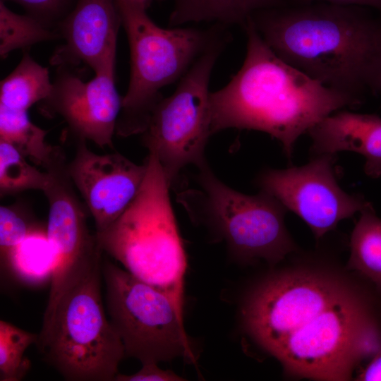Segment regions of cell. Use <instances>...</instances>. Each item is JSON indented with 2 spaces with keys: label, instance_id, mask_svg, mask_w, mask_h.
<instances>
[{
  "label": "cell",
  "instance_id": "1",
  "mask_svg": "<svg viewBox=\"0 0 381 381\" xmlns=\"http://www.w3.org/2000/svg\"><path fill=\"white\" fill-rule=\"evenodd\" d=\"M251 20L279 57L323 85L361 102L381 92V16L370 8L293 4Z\"/></svg>",
  "mask_w": 381,
  "mask_h": 381
},
{
  "label": "cell",
  "instance_id": "2",
  "mask_svg": "<svg viewBox=\"0 0 381 381\" xmlns=\"http://www.w3.org/2000/svg\"><path fill=\"white\" fill-rule=\"evenodd\" d=\"M243 29L247 43L242 66L227 85L210 92L212 135L232 128L265 132L282 143L290 159L302 134L331 114L361 103L279 57L251 18Z\"/></svg>",
  "mask_w": 381,
  "mask_h": 381
},
{
  "label": "cell",
  "instance_id": "3",
  "mask_svg": "<svg viewBox=\"0 0 381 381\" xmlns=\"http://www.w3.org/2000/svg\"><path fill=\"white\" fill-rule=\"evenodd\" d=\"M145 161L146 175L138 194L115 222L95 232L96 237L104 253L183 310L187 261L170 200L171 185L154 153Z\"/></svg>",
  "mask_w": 381,
  "mask_h": 381
},
{
  "label": "cell",
  "instance_id": "4",
  "mask_svg": "<svg viewBox=\"0 0 381 381\" xmlns=\"http://www.w3.org/2000/svg\"><path fill=\"white\" fill-rule=\"evenodd\" d=\"M102 261L61 297L35 343L42 361L68 381H113L126 356L107 314Z\"/></svg>",
  "mask_w": 381,
  "mask_h": 381
},
{
  "label": "cell",
  "instance_id": "5",
  "mask_svg": "<svg viewBox=\"0 0 381 381\" xmlns=\"http://www.w3.org/2000/svg\"><path fill=\"white\" fill-rule=\"evenodd\" d=\"M121 25L131 52V75L116 125V135L142 134L156 105L160 91L180 80L224 32L218 26L163 28L148 16L146 9L126 0H116Z\"/></svg>",
  "mask_w": 381,
  "mask_h": 381
},
{
  "label": "cell",
  "instance_id": "6",
  "mask_svg": "<svg viewBox=\"0 0 381 381\" xmlns=\"http://www.w3.org/2000/svg\"><path fill=\"white\" fill-rule=\"evenodd\" d=\"M198 168V188L179 193L178 201L191 219L224 240L236 257L274 265L296 250L284 224L288 210L278 200L262 190L250 195L232 189L207 163Z\"/></svg>",
  "mask_w": 381,
  "mask_h": 381
},
{
  "label": "cell",
  "instance_id": "7",
  "mask_svg": "<svg viewBox=\"0 0 381 381\" xmlns=\"http://www.w3.org/2000/svg\"><path fill=\"white\" fill-rule=\"evenodd\" d=\"M104 302L126 356L143 364L182 357L195 363L183 310L164 292L102 258Z\"/></svg>",
  "mask_w": 381,
  "mask_h": 381
},
{
  "label": "cell",
  "instance_id": "8",
  "mask_svg": "<svg viewBox=\"0 0 381 381\" xmlns=\"http://www.w3.org/2000/svg\"><path fill=\"white\" fill-rule=\"evenodd\" d=\"M229 37L222 34L195 61L173 94L156 105L141 134L143 145L157 156L170 185L185 167L207 162L205 149L212 135L210 79Z\"/></svg>",
  "mask_w": 381,
  "mask_h": 381
},
{
  "label": "cell",
  "instance_id": "9",
  "mask_svg": "<svg viewBox=\"0 0 381 381\" xmlns=\"http://www.w3.org/2000/svg\"><path fill=\"white\" fill-rule=\"evenodd\" d=\"M375 320L356 291L289 336L272 353L290 375L348 380L367 358Z\"/></svg>",
  "mask_w": 381,
  "mask_h": 381
},
{
  "label": "cell",
  "instance_id": "10",
  "mask_svg": "<svg viewBox=\"0 0 381 381\" xmlns=\"http://www.w3.org/2000/svg\"><path fill=\"white\" fill-rule=\"evenodd\" d=\"M355 291L338 277L296 268L270 274L250 291L242 309L248 334L270 355L292 333Z\"/></svg>",
  "mask_w": 381,
  "mask_h": 381
},
{
  "label": "cell",
  "instance_id": "11",
  "mask_svg": "<svg viewBox=\"0 0 381 381\" xmlns=\"http://www.w3.org/2000/svg\"><path fill=\"white\" fill-rule=\"evenodd\" d=\"M49 182L42 192L49 204L47 236L54 257L47 304V319L61 297L102 260L96 234L88 228L85 205L79 200L68 172L64 150L56 145L44 166Z\"/></svg>",
  "mask_w": 381,
  "mask_h": 381
},
{
  "label": "cell",
  "instance_id": "12",
  "mask_svg": "<svg viewBox=\"0 0 381 381\" xmlns=\"http://www.w3.org/2000/svg\"><path fill=\"white\" fill-rule=\"evenodd\" d=\"M335 162L336 154H323L313 156L301 167L265 169L259 174L256 184L301 218L320 239L370 202L340 188Z\"/></svg>",
  "mask_w": 381,
  "mask_h": 381
},
{
  "label": "cell",
  "instance_id": "13",
  "mask_svg": "<svg viewBox=\"0 0 381 381\" xmlns=\"http://www.w3.org/2000/svg\"><path fill=\"white\" fill-rule=\"evenodd\" d=\"M116 56L85 81L76 69L58 67L48 97L39 103L41 113L64 119L76 140L113 148V136L122 97L115 85Z\"/></svg>",
  "mask_w": 381,
  "mask_h": 381
},
{
  "label": "cell",
  "instance_id": "14",
  "mask_svg": "<svg viewBox=\"0 0 381 381\" xmlns=\"http://www.w3.org/2000/svg\"><path fill=\"white\" fill-rule=\"evenodd\" d=\"M87 142L76 140L68 172L93 218L95 232H100L132 202L145 177L147 163L137 164L117 152L97 154Z\"/></svg>",
  "mask_w": 381,
  "mask_h": 381
},
{
  "label": "cell",
  "instance_id": "15",
  "mask_svg": "<svg viewBox=\"0 0 381 381\" xmlns=\"http://www.w3.org/2000/svg\"><path fill=\"white\" fill-rule=\"evenodd\" d=\"M121 19L116 0H78L56 28L63 43L50 57L52 66L100 68L116 54Z\"/></svg>",
  "mask_w": 381,
  "mask_h": 381
},
{
  "label": "cell",
  "instance_id": "16",
  "mask_svg": "<svg viewBox=\"0 0 381 381\" xmlns=\"http://www.w3.org/2000/svg\"><path fill=\"white\" fill-rule=\"evenodd\" d=\"M307 133L313 156L351 151L365 159V173L381 177V117L339 110L317 123Z\"/></svg>",
  "mask_w": 381,
  "mask_h": 381
},
{
  "label": "cell",
  "instance_id": "17",
  "mask_svg": "<svg viewBox=\"0 0 381 381\" xmlns=\"http://www.w3.org/2000/svg\"><path fill=\"white\" fill-rule=\"evenodd\" d=\"M290 0H173L169 25L214 23L243 26L257 13L288 4Z\"/></svg>",
  "mask_w": 381,
  "mask_h": 381
},
{
  "label": "cell",
  "instance_id": "18",
  "mask_svg": "<svg viewBox=\"0 0 381 381\" xmlns=\"http://www.w3.org/2000/svg\"><path fill=\"white\" fill-rule=\"evenodd\" d=\"M52 87L49 70L24 50L19 64L0 83V106L28 111L46 99Z\"/></svg>",
  "mask_w": 381,
  "mask_h": 381
},
{
  "label": "cell",
  "instance_id": "19",
  "mask_svg": "<svg viewBox=\"0 0 381 381\" xmlns=\"http://www.w3.org/2000/svg\"><path fill=\"white\" fill-rule=\"evenodd\" d=\"M360 213L350 238L347 267L357 271L381 290V218L370 202Z\"/></svg>",
  "mask_w": 381,
  "mask_h": 381
},
{
  "label": "cell",
  "instance_id": "20",
  "mask_svg": "<svg viewBox=\"0 0 381 381\" xmlns=\"http://www.w3.org/2000/svg\"><path fill=\"white\" fill-rule=\"evenodd\" d=\"M47 133L31 121L28 111L0 106V140L12 144L25 157L42 167L56 146L46 142Z\"/></svg>",
  "mask_w": 381,
  "mask_h": 381
},
{
  "label": "cell",
  "instance_id": "21",
  "mask_svg": "<svg viewBox=\"0 0 381 381\" xmlns=\"http://www.w3.org/2000/svg\"><path fill=\"white\" fill-rule=\"evenodd\" d=\"M54 257L47 229L27 237L12 252L6 267L20 280L38 286L51 282Z\"/></svg>",
  "mask_w": 381,
  "mask_h": 381
},
{
  "label": "cell",
  "instance_id": "22",
  "mask_svg": "<svg viewBox=\"0 0 381 381\" xmlns=\"http://www.w3.org/2000/svg\"><path fill=\"white\" fill-rule=\"evenodd\" d=\"M60 40L56 30L43 25L35 18L10 10L0 0V55L5 59L13 50H25L32 45Z\"/></svg>",
  "mask_w": 381,
  "mask_h": 381
},
{
  "label": "cell",
  "instance_id": "23",
  "mask_svg": "<svg viewBox=\"0 0 381 381\" xmlns=\"http://www.w3.org/2000/svg\"><path fill=\"white\" fill-rule=\"evenodd\" d=\"M12 144L0 140V195H13L26 190L43 192L49 182L47 173L27 162Z\"/></svg>",
  "mask_w": 381,
  "mask_h": 381
},
{
  "label": "cell",
  "instance_id": "24",
  "mask_svg": "<svg viewBox=\"0 0 381 381\" xmlns=\"http://www.w3.org/2000/svg\"><path fill=\"white\" fill-rule=\"evenodd\" d=\"M38 333L24 330L17 326L0 320V380L20 381L31 367L25 352L35 344Z\"/></svg>",
  "mask_w": 381,
  "mask_h": 381
},
{
  "label": "cell",
  "instance_id": "25",
  "mask_svg": "<svg viewBox=\"0 0 381 381\" xmlns=\"http://www.w3.org/2000/svg\"><path fill=\"white\" fill-rule=\"evenodd\" d=\"M42 228L30 211L21 204L0 206V255L6 267L13 250L27 237Z\"/></svg>",
  "mask_w": 381,
  "mask_h": 381
},
{
  "label": "cell",
  "instance_id": "26",
  "mask_svg": "<svg viewBox=\"0 0 381 381\" xmlns=\"http://www.w3.org/2000/svg\"><path fill=\"white\" fill-rule=\"evenodd\" d=\"M20 5L25 13L49 29L56 30L78 0H1Z\"/></svg>",
  "mask_w": 381,
  "mask_h": 381
},
{
  "label": "cell",
  "instance_id": "27",
  "mask_svg": "<svg viewBox=\"0 0 381 381\" xmlns=\"http://www.w3.org/2000/svg\"><path fill=\"white\" fill-rule=\"evenodd\" d=\"M158 363H151L143 364L142 368L133 375L118 373L115 381H181L185 380L182 377L169 370H162Z\"/></svg>",
  "mask_w": 381,
  "mask_h": 381
},
{
  "label": "cell",
  "instance_id": "28",
  "mask_svg": "<svg viewBox=\"0 0 381 381\" xmlns=\"http://www.w3.org/2000/svg\"><path fill=\"white\" fill-rule=\"evenodd\" d=\"M292 4L327 2L334 4L357 6L373 9L381 15V0H290Z\"/></svg>",
  "mask_w": 381,
  "mask_h": 381
},
{
  "label": "cell",
  "instance_id": "29",
  "mask_svg": "<svg viewBox=\"0 0 381 381\" xmlns=\"http://www.w3.org/2000/svg\"><path fill=\"white\" fill-rule=\"evenodd\" d=\"M359 381H381V350L376 353L356 377Z\"/></svg>",
  "mask_w": 381,
  "mask_h": 381
},
{
  "label": "cell",
  "instance_id": "30",
  "mask_svg": "<svg viewBox=\"0 0 381 381\" xmlns=\"http://www.w3.org/2000/svg\"><path fill=\"white\" fill-rule=\"evenodd\" d=\"M126 1L147 10L150 6L153 0H126Z\"/></svg>",
  "mask_w": 381,
  "mask_h": 381
}]
</instances>
